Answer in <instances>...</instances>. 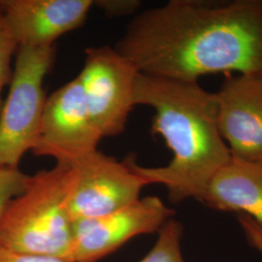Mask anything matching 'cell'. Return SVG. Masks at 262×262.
Wrapping results in <instances>:
<instances>
[{"label": "cell", "mask_w": 262, "mask_h": 262, "mask_svg": "<svg viewBox=\"0 0 262 262\" xmlns=\"http://www.w3.org/2000/svg\"><path fill=\"white\" fill-rule=\"evenodd\" d=\"M200 202L262 224V162L232 158L211 180Z\"/></svg>", "instance_id": "cell-11"}, {"label": "cell", "mask_w": 262, "mask_h": 262, "mask_svg": "<svg viewBox=\"0 0 262 262\" xmlns=\"http://www.w3.org/2000/svg\"><path fill=\"white\" fill-rule=\"evenodd\" d=\"M134 101L155 111L150 132L164 139L173 157L165 166L145 167L128 156L131 168L148 185L165 187L174 204L200 201L211 180L232 159L219 130L215 95L198 83L140 73Z\"/></svg>", "instance_id": "cell-2"}, {"label": "cell", "mask_w": 262, "mask_h": 262, "mask_svg": "<svg viewBox=\"0 0 262 262\" xmlns=\"http://www.w3.org/2000/svg\"><path fill=\"white\" fill-rule=\"evenodd\" d=\"M93 0H0V10L18 48L54 47L84 26Z\"/></svg>", "instance_id": "cell-10"}, {"label": "cell", "mask_w": 262, "mask_h": 262, "mask_svg": "<svg viewBox=\"0 0 262 262\" xmlns=\"http://www.w3.org/2000/svg\"><path fill=\"white\" fill-rule=\"evenodd\" d=\"M158 233L159 238L154 248L139 262H185L181 251L183 225L172 217L159 228Z\"/></svg>", "instance_id": "cell-12"}, {"label": "cell", "mask_w": 262, "mask_h": 262, "mask_svg": "<svg viewBox=\"0 0 262 262\" xmlns=\"http://www.w3.org/2000/svg\"><path fill=\"white\" fill-rule=\"evenodd\" d=\"M141 2L138 0H96L94 6L98 7L108 17H123L137 14Z\"/></svg>", "instance_id": "cell-15"}, {"label": "cell", "mask_w": 262, "mask_h": 262, "mask_svg": "<svg viewBox=\"0 0 262 262\" xmlns=\"http://www.w3.org/2000/svg\"><path fill=\"white\" fill-rule=\"evenodd\" d=\"M75 183L74 168L60 163L29 175L26 189L10 201L1 217L0 248L71 258L74 222L69 199Z\"/></svg>", "instance_id": "cell-3"}, {"label": "cell", "mask_w": 262, "mask_h": 262, "mask_svg": "<svg viewBox=\"0 0 262 262\" xmlns=\"http://www.w3.org/2000/svg\"><path fill=\"white\" fill-rule=\"evenodd\" d=\"M174 215L159 197L146 196L107 215L75 220L71 258L98 261L133 237L158 232Z\"/></svg>", "instance_id": "cell-7"}, {"label": "cell", "mask_w": 262, "mask_h": 262, "mask_svg": "<svg viewBox=\"0 0 262 262\" xmlns=\"http://www.w3.org/2000/svg\"><path fill=\"white\" fill-rule=\"evenodd\" d=\"M29 175L19 168H0V221L10 201L24 192Z\"/></svg>", "instance_id": "cell-14"}, {"label": "cell", "mask_w": 262, "mask_h": 262, "mask_svg": "<svg viewBox=\"0 0 262 262\" xmlns=\"http://www.w3.org/2000/svg\"><path fill=\"white\" fill-rule=\"evenodd\" d=\"M114 48L161 79L262 74V0H170L135 14Z\"/></svg>", "instance_id": "cell-1"}, {"label": "cell", "mask_w": 262, "mask_h": 262, "mask_svg": "<svg viewBox=\"0 0 262 262\" xmlns=\"http://www.w3.org/2000/svg\"><path fill=\"white\" fill-rule=\"evenodd\" d=\"M72 166L76 183L69 199L73 222L107 215L140 198L146 181L131 168L127 159L119 161L96 150L78 159Z\"/></svg>", "instance_id": "cell-8"}, {"label": "cell", "mask_w": 262, "mask_h": 262, "mask_svg": "<svg viewBox=\"0 0 262 262\" xmlns=\"http://www.w3.org/2000/svg\"><path fill=\"white\" fill-rule=\"evenodd\" d=\"M0 262H75L71 258L47 254H29L10 252L0 248Z\"/></svg>", "instance_id": "cell-16"}, {"label": "cell", "mask_w": 262, "mask_h": 262, "mask_svg": "<svg viewBox=\"0 0 262 262\" xmlns=\"http://www.w3.org/2000/svg\"><path fill=\"white\" fill-rule=\"evenodd\" d=\"M55 60V48L19 47L9 92L0 112V168H19L37 143L46 95L44 80Z\"/></svg>", "instance_id": "cell-4"}, {"label": "cell", "mask_w": 262, "mask_h": 262, "mask_svg": "<svg viewBox=\"0 0 262 262\" xmlns=\"http://www.w3.org/2000/svg\"><path fill=\"white\" fill-rule=\"evenodd\" d=\"M139 70L109 46L89 48L77 76L89 112L102 137H116L125 129L133 107Z\"/></svg>", "instance_id": "cell-5"}, {"label": "cell", "mask_w": 262, "mask_h": 262, "mask_svg": "<svg viewBox=\"0 0 262 262\" xmlns=\"http://www.w3.org/2000/svg\"><path fill=\"white\" fill-rule=\"evenodd\" d=\"M214 95L219 130L232 158L262 162V74L228 75Z\"/></svg>", "instance_id": "cell-9"}, {"label": "cell", "mask_w": 262, "mask_h": 262, "mask_svg": "<svg viewBox=\"0 0 262 262\" xmlns=\"http://www.w3.org/2000/svg\"><path fill=\"white\" fill-rule=\"evenodd\" d=\"M17 50L18 45L12 36L0 10V112L4 102L2 100V92L11 82L14 67L12 66V59Z\"/></svg>", "instance_id": "cell-13"}, {"label": "cell", "mask_w": 262, "mask_h": 262, "mask_svg": "<svg viewBox=\"0 0 262 262\" xmlns=\"http://www.w3.org/2000/svg\"><path fill=\"white\" fill-rule=\"evenodd\" d=\"M237 219L248 242L262 253V224L243 214H238Z\"/></svg>", "instance_id": "cell-17"}, {"label": "cell", "mask_w": 262, "mask_h": 262, "mask_svg": "<svg viewBox=\"0 0 262 262\" xmlns=\"http://www.w3.org/2000/svg\"><path fill=\"white\" fill-rule=\"evenodd\" d=\"M102 138L76 77L48 96L39 138L31 151L36 157H51L56 163L72 165L97 150Z\"/></svg>", "instance_id": "cell-6"}]
</instances>
